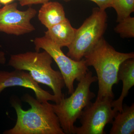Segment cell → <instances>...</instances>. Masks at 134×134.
Returning <instances> with one entry per match:
<instances>
[{"mask_svg": "<svg viewBox=\"0 0 134 134\" xmlns=\"http://www.w3.org/2000/svg\"><path fill=\"white\" fill-rule=\"evenodd\" d=\"M1 5H0V9H1Z\"/></svg>", "mask_w": 134, "mask_h": 134, "instance_id": "20", "label": "cell"}, {"mask_svg": "<svg viewBox=\"0 0 134 134\" xmlns=\"http://www.w3.org/2000/svg\"><path fill=\"white\" fill-rule=\"evenodd\" d=\"M36 52L43 49L47 52L58 65L64 79L69 94L74 91L75 80L79 81L89 71L84 58L77 61L65 55L61 47L44 36L36 38L34 40Z\"/></svg>", "mask_w": 134, "mask_h": 134, "instance_id": "6", "label": "cell"}, {"mask_svg": "<svg viewBox=\"0 0 134 134\" xmlns=\"http://www.w3.org/2000/svg\"><path fill=\"white\" fill-rule=\"evenodd\" d=\"M97 80V77L93 76L92 72L89 70L70 97L64 98L58 104H52L65 134H75V122L80 118L84 108L96 97L91 91L90 86Z\"/></svg>", "mask_w": 134, "mask_h": 134, "instance_id": "4", "label": "cell"}, {"mask_svg": "<svg viewBox=\"0 0 134 134\" xmlns=\"http://www.w3.org/2000/svg\"><path fill=\"white\" fill-rule=\"evenodd\" d=\"M88 66H93L98 83L97 97L114 99L113 86L119 83L117 74L120 65L126 60L134 58V52H117L103 37L84 56Z\"/></svg>", "mask_w": 134, "mask_h": 134, "instance_id": "2", "label": "cell"}, {"mask_svg": "<svg viewBox=\"0 0 134 134\" xmlns=\"http://www.w3.org/2000/svg\"><path fill=\"white\" fill-rule=\"evenodd\" d=\"M6 60L5 53L1 51L0 52V64L4 65L6 62Z\"/></svg>", "mask_w": 134, "mask_h": 134, "instance_id": "18", "label": "cell"}, {"mask_svg": "<svg viewBox=\"0 0 134 134\" xmlns=\"http://www.w3.org/2000/svg\"><path fill=\"white\" fill-rule=\"evenodd\" d=\"M66 2H68L72 0H63ZM93 2L98 6L100 9L105 10L108 8L111 7L112 0H90Z\"/></svg>", "mask_w": 134, "mask_h": 134, "instance_id": "16", "label": "cell"}, {"mask_svg": "<svg viewBox=\"0 0 134 134\" xmlns=\"http://www.w3.org/2000/svg\"><path fill=\"white\" fill-rule=\"evenodd\" d=\"M113 99L97 97L83 110L80 119L81 126L75 127V134H105V127L111 123L117 114L113 109Z\"/></svg>", "mask_w": 134, "mask_h": 134, "instance_id": "7", "label": "cell"}, {"mask_svg": "<svg viewBox=\"0 0 134 134\" xmlns=\"http://www.w3.org/2000/svg\"><path fill=\"white\" fill-rule=\"evenodd\" d=\"M118 81H121L122 88L121 94L117 100H113L112 107L116 112H121L123 102L129 92L134 85V58L128 59L121 64L117 74Z\"/></svg>", "mask_w": 134, "mask_h": 134, "instance_id": "10", "label": "cell"}, {"mask_svg": "<svg viewBox=\"0 0 134 134\" xmlns=\"http://www.w3.org/2000/svg\"><path fill=\"white\" fill-rule=\"evenodd\" d=\"M49 0H19V4L22 7L36 5L38 4H43L49 1Z\"/></svg>", "mask_w": 134, "mask_h": 134, "instance_id": "17", "label": "cell"}, {"mask_svg": "<svg viewBox=\"0 0 134 134\" xmlns=\"http://www.w3.org/2000/svg\"><path fill=\"white\" fill-rule=\"evenodd\" d=\"M38 18L47 29L59 23L66 18L64 8L57 2H48L43 3L38 14Z\"/></svg>", "mask_w": 134, "mask_h": 134, "instance_id": "12", "label": "cell"}, {"mask_svg": "<svg viewBox=\"0 0 134 134\" xmlns=\"http://www.w3.org/2000/svg\"><path fill=\"white\" fill-rule=\"evenodd\" d=\"M14 0H0V3L3 4V5H7L11 3Z\"/></svg>", "mask_w": 134, "mask_h": 134, "instance_id": "19", "label": "cell"}, {"mask_svg": "<svg viewBox=\"0 0 134 134\" xmlns=\"http://www.w3.org/2000/svg\"><path fill=\"white\" fill-rule=\"evenodd\" d=\"M107 15L105 10L96 8L92 13L76 29L72 43L68 47L67 55L78 61L103 37L107 28Z\"/></svg>", "mask_w": 134, "mask_h": 134, "instance_id": "5", "label": "cell"}, {"mask_svg": "<svg viewBox=\"0 0 134 134\" xmlns=\"http://www.w3.org/2000/svg\"><path fill=\"white\" fill-rule=\"evenodd\" d=\"M114 28V31L122 38L134 37V18L130 16L119 22Z\"/></svg>", "mask_w": 134, "mask_h": 134, "instance_id": "15", "label": "cell"}, {"mask_svg": "<svg viewBox=\"0 0 134 134\" xmlns=\"http://www.w3.org/2000/svg\"><path fill=\"white\" fill-rule=\"evenodd\" d=\"M16 3L5 5L0 9V31L9 34L19 36L35 30L31 21L37 12L29 7L25 11L17 9Z\"/></svg>", "mask_w": 134, "mask_h": 134, "instance_id": "8", "label": "cell"}, {"mask_svg": "<svg viewBox=\"0 0 134 134\" xmlns=\"http://www.w3.org/2000/svg\"><path fill=\"white\" fill-rule=\"evenodd\" d=\"M111 7L116 11L119 23L134 12V0H112Z\"/></svg>", "mask_w": 134, "mask_h": 134, "instance_id": "14", "label": "cell"}, {"mask_svg": "<svg viewBox=\"0 0 134 134\" xmlns=\"http://www.w3.org/2000/svg\"><path fill=\"white\" fill-rule=\"evenodd\" d=\"M14 86L31 89L35 93L36 99L40 102L52 101L58 103L55 96L42 89L30 73L18 69L11 72L1 71L0 93L6 88Z\"/></svg>", "mask_w": 134, "mask_h": 134, "instance_id": "9", "label": "cell"}, {"mask_svg": "<svg viewBox=\"0 0 134 134\" xmlns=\"http://www.w3.org/2000/svg\"><path fill=\"white\" fill-rule=\"evenodd\" d=\"M111 124L110 134H134V103L123 105L121 112H118Z\"/></svg>", "mask_w": 134, "mask_h": 134, "instance_id": "13", "label": "cell"}, {"mask_svg": "<svg viewBox=\"0 0 134 134\" xmlns=\"http://www.w3.org/2000/svg\"><path fill=\"white\" fill-rule=\"evenodd\" d=\"M22 100L28 103L31 108L24 110L19 103L12 100L11 104L17 117L16 123L3 134H65L52 104L48 101L40 102L28 93L23 96Z\"/></svg>", "mask_w": 134, "mask_h": 134, "instance_id": "1", "label": "cell"}, {"mask_svg": "<svg viewBox=\"0 0 134 134\" xmlns=\"http://www.w3.org/2000/svg\"><path fill=\"white\" fill-rule=\"evenodd\" d=\"M53 59L47 52H28L10 56L8 65L15 69L29 71L37 82L50 87L58 104L65 97V82L61 72L52 68Z\"/></svg>", "mask_w": 134, "mask_h": 134, "instance_id": "3", "label": "cell"}, {"mask_svg": "<svg viewBox=\"0 0 134 134\" xmlns=\"http://www.w3.org/2000/svg\"><path fill=\"white\" fill-rule=\"evenodd\" d=\"M76 29L72 27L69 20L55 25L45 32V37L60 47H68L74 39Z\"/></svg>", "mask_w": 134, "mask_h": 134, "instance_id": "11", "label": "cell"}]
</instances>
